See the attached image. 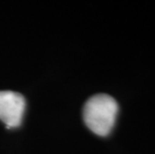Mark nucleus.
Wrapping results in <instances>:
<instances>
[{
	"label": "nucleus",
	"instance_id": "obj_1",
	"mask_svg": "<svg viewBox=\"0 0 155 154\" xmlns=\"http://www.w3.org/2000/svg\"><path fill=\"white\" fill-rule=\"evenodd\" d=\"M118 110V103L113 97L107 94H96L85 103L83 120L92 132L105 137L113 129Z\"/></svg>",
	"mask_w": 155,
	"mask_h": 154
},
{
	"label": "nucleus",
	"instance_id": "obj_2",
	"mask_svg": "<svg viewBox=\"0 0 155 154\" xmlns=\"http://www.w3.org/2000/svg\"><path fill=\"white\" fill-rule=\"evenodd\" d=\"M25 111V99L14 91H0V120L7 128L20 126Z\"/></svg>",
	"mask_w": 155,
	"mask_h": 154
}]
</instances>
